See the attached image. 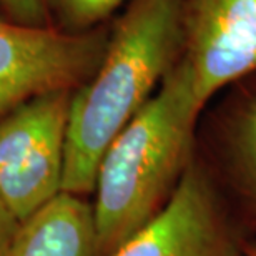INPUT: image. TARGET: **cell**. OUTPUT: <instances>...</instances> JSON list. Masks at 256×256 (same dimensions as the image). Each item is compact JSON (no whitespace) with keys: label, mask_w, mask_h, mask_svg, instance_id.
Listing matches in <instances>:
<instances>
[{"label":"cell","mask_w":256,"mask_h":256,"mask_svg":"<svg viewBox=\"0 0 256 256\" xmlns=\"http://www.w3.org/2000/svg\"><path fill=\"white\" fill-rule=\"evenodd\" d=\"M204 110L182 57L98 163L92 192L96 256H112L166 206L196 158Z\"/></svg>","instance_id":"cell-1"},{"label":"cell","mask_w":256,"mask_h":256,"mask_svg":"<svg viewBox=\"0 0 256 256\" xmlns=\"http://www.w3.org/2000/svg\"><path fill=\"white\" fill-rule=\"evenodd\" d=\"M183 57V0H132L94 76L70 100L62 192L88 196L112 140Z\"/></svg>","instance_id":"cell-2"},{"label":"cell","mask_w":256,"mask_h":256,"mask_svg":"<svg viewBox=\"0 0 256 256\" xmlns=\"http://www.w3.org/2000/svg\"><path fill=\"white\" fill-rule=\"evenodd\" d=\"M72 94L40 95L0 116V198L18 222L62 193Z\"/></svg>","instance_id":"cell-3"},{"label":"cell","mask_w":256,"mask_h":256,"mask_svg":"<svg viewBox=\"0 0 256 256\" xmlns=\"http://www.w3.org/2000/svg\"><path fill=\"white\" fill-rule=\"evenodd\" d=\"M110 30L84 34L0 20V116L40 95L75 92L104 60Z\"/></svg>","instance_id":"cell-4"},{"label":"cell","mask_w":256,"mask_h":256,"mask_svg":"<svg viewBox=\"0 0 256 256\" xmlns=\"http://www.w3.org/2000/svg\"><path fill=\"white\" fill-rule=\"evenodd\" d=\"M246 242L196 153L166 206L112 256H244Z\"/></svg>","instance_id":"cell-5"},{"label":"cell","mask_w":256,"mask_h":256,"mask_svg":"<svg viewBox=\"0 0 256 256\" xmlns=\"http://www.w3.org/2000/svg\"><path fill=\"white\" fill-rule=\"evenodd\" d=\"M198 156L248 240L256 242V75L204 110Z\"/></svg>","instance_id":"cell-6"},{"label":"cell","mask_w":256,"mask_h":256,"mask_svg":"<svg viewBox=\"0 0 256 256\" xmlns=\"http://www.w3.org/2000/svg\"><path fill=\"white\" fill-rule=\"evenodd\" d=\"M183 58L200 100L256 75V0H183Z\"/></svg>","instance_id":"cell-7"},{"label":"cell","mask_w":256,"mask_h":256,"mask_svg":"<svg viewBox=\"0 0 256 256\" xmlns=\"http://www.w3.org/2000/svg\"><path fill=\"white\" fill-rule=\"evenodd\" d=\"M0 256H96L92 203L74 193H58L20 222Z\"/></svg>","instance_id":"cell-8"},{"label":"cell","mask_w":256,"mask_h":256,"mask_svg":"<svg viewBox=\"0 0 256 256\" xmlns=\"http://www.w3.org/2000/svg\"><path fill=\"white\" fill-rule=\"evenodd\" d=\"M125 0H45L60 28L70 34H84L102 27Z\"/></svg>","instance_id":"cell-9"},{"label":"cell","mask_w":256,"mask_h":256,"mask_svg":"<svg viewBox=\"0 0 256 256\" xmlns=\"http://www.w3.org/2000/svg\"><path fill=\"white\" fill-rule=\"evenodd\" d=\"M0 7L14 18V22L34 27H45L48 24L45 0H0Z\"/></svg>","instance_id":"cell-10"},{"label":"cell","mask_w":256,"mask_h":256,"mask_svg":"<svg viewBox=\"0 0 256 256\" xmlns=\"http://www.w3.org/2000/svg\"><path fill=\"white\" fill-rule=\"evenodd\" d=\"M18 224L20 222L17 220V216L10 212V208L5 204L4 200L0 198V254L4 253V250L12 242Z\"/></svg>","instance_id":"cell-11"},{"label":"cell","mask_w":256,"mask_h":256,"mask_svg":"<svg viewBox=\"0 0 256 256\" xmlns=\"http://www.w3.org/2000/svg\"><path fill=\"white\" fill-rule=\"evenodd\" d=\"M244 256H256V242L254 240H248L246 246H244Z\"/></svg>","instance_id":"cell-12"}]
</instances>
